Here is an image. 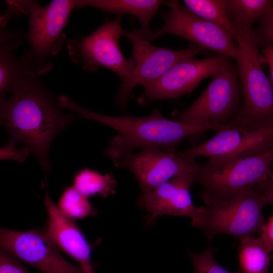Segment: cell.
Masks as SVG:
<instances>
[{
    "label": "cell",
    "mask_w": 273,
    "mask_h": 273,
    "mask_svg": "<svg viewBox=\"0 0 273 273\" xmlns=\"http://www.w3.org/2000/svg\"><path fill=\"white\" fill-rule=\"evenodd\" d=\"M264 63L269 67L270 81L273 87V45L269 44L262 49Z\"/></svg>",
    "instance_id": "cell-31"
},
{
    "label": "cell",
    "mask_w": 273,
    "mask_h": 273,
    "mask_svg": "<svg viewBox=\"0 0 273 273\" xmlns=\"http://www.w3.org/2000/svg\"><path fill=\"white\" fill-rule=\"evenodd\" d=\"M87 199L73 186L67 187L64 190L57 206L69 218L81 219L95 214Z\"/></svg>",
    "instance_id": "cell-23"
},
{
    "label": "cell",
    "mask_w": 273,
    "mask_h": 273,
    "mask_svg": "<svg viewBox=\"0 0 273 273\" xmlns=\"http://www.w3.org/2000/svg\"><path fill=\"white\" fill-rule=\"evenodd\" d=\"M254 31L258 46L262 48L273 43V5L258 21Z\"/></svg>",
    "instance_id": "cell-25"
},
{
    "label": "cell",
    "mask_w": 273,
    "mask_h": 273,
    "mask_svg": "<svg viewBox=\"0 0 273 273\" xmlns=\"http://www.w3.org/2000/svg\"><path fill=\"white\" fill-rule=\"evenodd\" d=\"M273 148L260 154L209 159L194 175V183L202 187L200 197L210 206L270 178Z\"/></svg>",
    "instance_id": "cell-4"
},
{
    "label": "cell",
    "mask_w": 273,
    "mask_h": 273,
    "mask_svg": "<svg viewBox=\"0 0 273 273\" xmlns=\"http://www.w3.org/2000/svg\"><path fill=\"white\" fill-rule=\"evenodd\" d=\"M58 101L62 108L69 109L82 118L97 121L118 132V134L110 140L105 151V154L112 161L138 149L156 147L174 152L175 147L186 138L207 130L216 131L227 126V124L217 123H180L166 118L156 108L144 117L113 116L84 109L66 96L59 97Z\"/></svg>",
    "instance_id": "cell-2"
},
{
    "label": "cell",
    "mask_w": 273,
    "mask_h": 273,
    "mask_svg": "<svg viewBox=\"0 0 273 273\" xmlns=\"http://www.w3.org/2000/svg\"><path fill=\"white\" fill-rule=\"evenodd\" d=\"M192 14L223 29L235 38L236 30L225 10V0H184Z\"/></svg>",
    "instance_id": "cell-22"
},
{
    "label": "cell",
    "mask_w": 273,
    "mask_h": 273,
    "mask_svg": "<svg viewBox=\"0 0 273 273\" xmlns=\"http://www.w3.org/2000/svg\"><path fill=\"white\" fill-rule=\"evenodd\" d=\"M166 2L161 0H77L76 8H95L120 17L133 16L141 24L142 34L147 38L153 32L150 28V21L159 7Z\"/></svg>",
    "instance_id": "cell-17"
},
{
    "label": "cell",
    "mask_w": 273,
    "mask_h": 273,
    "mask_svg": "<svg viewBox=\"0 0 273 273\" xmlns=\"http://www.w3.org/2000/svg\"><path fill=\"white\" fill-rule=\"evenodd\" d=\"M43 200L47 211V232L57 246L76 260L84 273H95L91 262L92 248L73 220L64 214L51 198L47 187Z\"/></svg>",
    "instance_id": "cell-16"
},
{
    "label": "cell",
    "mask_w": 273,
    "mask_h": 273,
    "mask_svg": "<svg viewBox=\"0 0 273 273\" xmlns=\"http://www.w3.org/2000/svg\"><path fill=\"white\" fill-rule=\"evenodd\" d=\"M1 250L43 273H84L59 252L46 231L19 232L1 228Z\"/></svg>",
    "instance_id": "cell-12"
},
{
    "label": "cell",
    "mask_w": 273,
    "mask_h": 273,
    "mask_svg": "<svg viewBox=\"0 0 273 273\" xmlns=\"http://www.w3.org/2000/svg\"><path fill=\"white\" fill-rule=\"evenodd\" d=\"M107 21L90 35L79 39H71L67 43L70 59L86 71H94L100 67L113 71L122 80L128 81L133 68L129 60L123 55L119 39L125 30L121 26V18Z\"/></svg>",
    "instance_id": "cell-8"
},
{
    "label": "cell",
    "mask_w": 273,
    "mask_h": 273,
    "mask_svg": "<svg viewBox=\"0 0 273 273\" xmlns=\"http://www.w3.org/2000/svg\"><path fill=\"white\" fill-rule=\"evenodd\" d=\"M124 36L132 44V54L128 60L133 71L129 79L121 83L117 95L116 102L123 110H125L128 99L136 85L143 86L155 80L179 61L206 52V49L195 43L181 50L156 47L146 39L140 30L125 31Z\"/></svg>",
    "instance_id": "cell-9"
},
{
    "label": "cell",
    "mask_w": 273,
    "mask_h": 273,
    "mask_svg": "<svg viewBox=\"0 0 273 273\" xmlns=\"http://www.w3.org/2000/svg\"><path fill=\"white\" fill-rule=\"evenodd\" d=\"M267 204L256 185L226 201L199 207L200 215L193 226L200 229L210 242L217 235H228L238 240L261 232L266 222L262 212Z\"/></svg>",
    "instance_id": "cell-6"
},
{
    "label": "cell",
    "mask_w": 273,
    "mask_h": 273,
    "mask_svg": "<svg viewBox=\"0 0 273 273\" xmlns=\"http://www.w3.org/2000/svg\"><path fill=\"white\" fill-rule=\"evenodd\" d=\"M236 61L242 104L233 125L249 129L273 125V87L263 70V58L258 52L252 28H235Z\"/></svg>",
    "instance_id": "cell-3"
},
{
    "label": "cell",
    "mask_w": 273,
    "mask_h": 273,
    "mask_svg": "<svg viewBox=\"0 0 273 273\" xmlns=\"http://www.w3.org/2000/svg\"><path fill=\"white\" fill-rule=\"evenodd\" d=\"M215 251L214 248L209 245L202 252L189 253L194 273H241L240 270L230 272L221 266L215 259Z\"/></svg>",
    "instance_id": "cell-24"
},
{
    "label": "cell",
    "mask_w": 273,
    "mask_h": 273,
    "mask_svg": "<svg viewBox=\"0 0 273 273\" xmlns=\"http://www.w3.org/2000/svg\"><path fill=\"white\" fill-rule=\"evenodd\" d=\"M23 34L4 29L0 32V99L11 93L26 73L14 51L23 43Z\"/></svg>",
    "instance_id": "cell-18"
},
{
    "label": "cell",
    "mask_w": 273,
    "mask_h": 273,
    "mask_svg": "<svg viewBox=\"0 0 273 273\" xmlns=\"http://www.w3.org/2000/svg\"><path fill=\"white\" fill-rule=\"evenodd\" d=\"M272 148L273 125L249 129L228 124L212 138L177 153L191 159L205 157L209 159L256 155Z\"/></svg>",
    "instance_id": "cell-14"
},
{
    "label": "cell",
    "mask_w": 273,
    "mask_h": 273,
    "mask_svg": "<svg viewBox=\"0 0 273 273\" xmlns=\"http://www.w3.org/2000/svg\"><path fill=\"white\" fill-rule=\"evenodd\" d=\"M227 59L216 55L204 59H184L157 79L143 85L144 92L138 97V102L144 105L157 100L176 99L190 93L203 79L211 77Z\"/></svg>",
    "instance_id": "cell-13"
},
{
    "label": "cell",
    "mask_w": 273,
    "mask_h": 273,
    "mask_svg": "<svg viewBox=\"0 0 273 273\" xmlns=\"http://www.w3.org/2000/svg\"><path fill=\"white\" fill-rule=\"evenodd\" d=\"M195 174L177 175L151 191L141 193L138 204L148 214L149 222L166 215L191 217L192 224L197 221L199 208L193 204L190 193Z\"/></svg>",
    "instance_id": "cell-15"
},
{
    "label": "cell",
    "mask_w": 273,
    "mask_h": 273,
    "mask_svg": "<svg viewBox=\"0 0 273 273\" xmlns=\"http://www.w3.org/2000/svg\"><path fill=\"white\" fill-rule=\"evenodd\" d=\"M7 10L1 16V30L4 29L9 19L26 13L29 15L39 5L33 1H6Z\"/></svg>",
    "instance_id": "cell-26"
},
{
    "label": "cell",
    "mask_w": 273,
    "mask_h": 273,
    "mask_svg": "<svg viewBox=\"0 0 273 273\" xmlns=\"http://www.w3.org/2000/svg\"><path fill=\"white\" fill-rule=\"evenodd\" d=\"M113 162L116 167L132 173L141 193L151 191L177 175L195 173L201 167L194 159L156 147L125 154Z\"/></svg>",
    "instance_id": "cell-11"
},
{
    "label": "cell",
    "mask_w": 273,
    "mask_h": 273,
    "mask_svg": "<svg viewBox=\"0 0 273 273\" xmlns=\"http://www.w3.org/2000/svg\"><path fill=\"white\" fill-rule=\"evenodd\" d=\"M269 178L273 180V169H272L271 175Z\"/></svg>",
    "instance_id": "cell-32"
},
{
    "label": "cell",
    "mask_w": 273,
    "mask_h": 273,
    "mask_svg": "<svg viewBox=\"0 0 273 273\" xmlns=\"http://www.w3.org/2000/svg\"><path fill=\"white\" fill-rule=\"evenodd\" d=\"M270 0H225V10L229 19L235 28H252L270 9Z\"/></svg>",
    "instance_id": "cell-20"
},
{
    "label": "cell",
    "mask_w": 273,
    "mask_h": 273,
    "mask_svg": "<svg viewBox=\"0 0 273 273\" xmlns=\"http://www.w3.org/2000/svg\"><path fill=\"white\" fill-rule=\"evenodd\" d=\"M256 185L263 195L267 204H273V180L268 178Z\"/></svg>",
    "instance_id": "cell-30"
},
{
    "label": "cell",
    "mask_w": 273,
    "mask_h": 273,
    "mask_svg": "<svg viewBox=\"0 0 273 273\" xmlns=\"http://www.w3.org/2000/svg\"><path fill=\"white\" fill-rule=\"evenodd\" d=\"M260 237L266 246L273 251V214L260 233Z\"/></svg>",
    "instance_id": "cell-29"
},
{
    "label": "cell",
    "mask_w": 273,
    "mask_h": 273,
    "mask_svg": "<svg viewBox=\"0 0 273 273\" xmlns=\"http://www.w3.org/2000/svg\"><path fill=\"white\" fill-rule=\"evenodd\" d=\"M241 101L237 64L228 58L193 103L174 114V120L189 124H230L236 117Z\"/></svg>",
    "instance_id": "cell-7"
},
{
    "label": "cell",
    "mask_w": 273,
    "mask_h": 273,
    "mask_svg": "<svg viewBox=\"0 0 273 273\" xmlns=\"http://www.w3.org/2000/svg\"><path fill=\"white\" fill-rule=\"evenodd\" d=\"M76 4L77 0H54L29 14L26 37L29 50L19 57L26 72L40 76L52 69L50 58L62 50L66 39L64 30Z\"/></svg>",
    "instance_id": "cell-5"
},
{
    "label": "cell",
    "mask_w": 273,
    "mask_h": 273,
    "mask_svg": "<svg viewBox=\"0 0 273 273\" xmlns=\"http://www.w3.org/2000/svg\"><path fill=\"white\" fill-rule=\"evenodd\" d=\"M73 186L87 198L95 195L103 197L115 193L117 182L111 173L103 175L94 170L84 168L74 176Z\"/></svg>",
    "instance_id": "cell-21"
},
{
    "label": "cell",
    "mask_w": 273,
    "mask_h": 273,
    "mask_svg": "<svg viewBox=\"0 0 273 273\" xmlns=\"http://www.w3.org/2000/svg\"><path fill=\"white\" fill-rule=\"evenodd\" d=\"M169 12H162L164 25L147 37L151 41L160 36L171 34L205 49L217 55L236 60L238 47L233 36L220 27L191 13L178 1H167Z\"/></svg>",
    "instance_id": "cell-10"
},
{
    "label": "cell",
    "mask_w": 273,
    "mask_h": 273,
    "mask_svg": "<svg viewBox=\"0 0 273 273\" xmlns=\"http://www.w3.org/2000/svg\"><path fill=\"white\" fill-rule=\"evenodd\" d=\"M238 249L241 273H268L271 251L260 237L248 236L239 240Z\"/></svg>",
    "instance_id": "cell-19"
},
{
    "label": "cell",
    "mask_w": 273,
    "mask_h": 273,
    "mask_svg": "<svg viewBox=\"0 0 273 273\" xmlns=\"http://www.w3.org/2000/svg\"><path fill=\"white\" fill-rule=\"evenodd\" d=\"M8 99L0 100L1 123L12 138L28 147L43 169L51 168L49 150L55 136L74 120L66 114L39 76L27 73Z\"/></svg>",
    "instance_id": "cell-1"
},
{
    "label": "cell",
    "mask_w": 273,
    "mask_h": 273,
    "mask_svg": "<svg viewBox=\"0 0 273 273\" xmlns=\"http://www.w3.org/2000/svg\"><path fill=\"white\" fill-rule=\"evenodd\" d=\"M0 273H29L17 258L8 252L0 251Z\"/></svg>",
    "instance_id": "cell-28"
},
{
    "label": "cell",
    "mask_w": 273,
    "mask_h": 273,
    "mask_svg": "<svg viewBox=\"0 0 273 273\" xmlns=\"http://www.w3.org/2000/svg\"><path fill=\"white\" fill-rule=\"evenodd\" d=\"M16 142V141L12 138L4 147L1 148L0 158L1 159L12 160L22 164L29 157L31 151L26 146L17 149Z\"/></svg>",
    "instance_id": "cell-27"
}]
</instances>
